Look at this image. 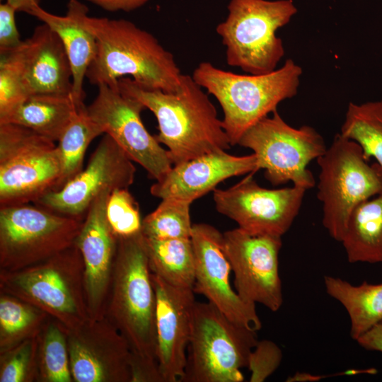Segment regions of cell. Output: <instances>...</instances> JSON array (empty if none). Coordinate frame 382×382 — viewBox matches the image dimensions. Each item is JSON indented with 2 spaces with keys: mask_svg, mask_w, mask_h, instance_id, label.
<instances>
[{
  "mask_svg": "<svg viewBox=\"0 0 382 382\" xmlns=\"http://www.w3.org/2000/svg\"><path fill=\"white\" fill-rule=\"evenodd\" d=\"M120 91L140 101L158 122L157 141L168 148L173 166L231 147L216 109L192 76L183 74L175 92L148 90L131 78L118 81Z\"/></svg>",
  "mask_w": 382,
  "mask_h": 382,
  "instance_id": "1",
  "label": "cell"
},
{
  "mask_svg": "<svg viewBox=\"0 0 382 382\" xmlns=\"http://www.w3.org/2000/svg\"><path fill=\"white\" fill-rule=\"evenodd\" d=\"M86 25L96 39V54L86 78L97 86H118L131 78L148 90L175 92L183 74L173 54L148 31L125 20L88 15Z\"/></svg>",
  "mask_w": 382,
  "mask_h": 382,
  "instance_id": "2",
  "label": "cell"
},
{
  "mask_svg": "<svg viewBox=\"0 0 382 382\" xmlns=\"http://www.w3.org/2000/svg\"><path fill=\"white\" fill-rule=\"evenodd\" d=\"M301 74V66L289 59L265 74H235L202 62L192 76L220 104L224 129L234 146L248 129L277 110L281 102L297 94Z\"/></svg>",
  "mask_w": 382,
  "mask_h": 382,
  "instance_id": "3",
  "label": "cell"
},
{
  "mask_svg": "<svg viewBox=\"0 0 382 382\" xmlns=\"http://www.w3.org/2000/svg\"><path fill=\"white\" fill-rule=\"evenodd\" d=\"M105 317L125 338L133 354L157 361L156 297L141 231L117 238Z\"/></svg>",
  "mask_w": 382,
  "mask_h": 382,
  "instance_id": "4",
  "label": "cell"
},
{
  "mask_svg": "<svg viewBox=\"0 0 382 382\" xmlns=\"http://www.w3.org/2000/svg\"><path fill=\"white\" fill-rule=\"evenodd\" d=\"M0 292L45 311L66 330L88 318L84 263L77 245L16 271H0Z\"/></svg>",
  "mask_w": 382,
  "mask_h": 382,
  "instance_id": "5",
  "label": "cell"
},
{
  "mask_svg": "<svg viewBox=\"0 0 382 382\" xmlns=\"http://www.w3.org/2000/svg\"><path fill=\"white\" fill-rule=\"evenodd\" d=\"M216 32L226 47L227 64L250 74L277 69L284 48L277 31L297 8L292 0H231Z\"/></svg>",
  "mask_w": 382,
  "mask_h": 382,
  "instance_id": "6",
  "label": "cell"
},
{
  "mask_svg": "<svg viewBox=\"0 0 382 382\" xmlns=\"http://www.w3.org/2000/svg\"><path fill=\"white\" fill-rule=\"evenodd\" d=\"M257 330L237 323L212 303L195 301L186 364L180 382H241L258 342Z\"/></svg>",
  "mask_w": 382,
  "mask_h": 382,
  "instance_id": "7",
  "label": "cell"
},
{
  "mask_svg": "<svg viewBox=\"0 0 382 382\" xmlns=\"http://www.w3.org/2000/svg\"><path fill=\"white\" fill-rule=\"evenodd\" d=\"M359 144L340 133L317 158V197L323 204V225L341 242L349 216L361 202L382 192V168L370 164Z\"/></svg>",
  "mask_w": 382,
  "mask_h": 382,
  "instance_id": "8",
  "label": "cell"
},
{
  "mask_svg": "<svg viewBox=\"0 0 382 382\" xmlns=\"http://www.w3.org/2000/svg\"><path fill=\"white\" fill-rule=\"evenodd\" d=\"M60 173L55 141L22 125L0 124V207L35 202L54 190Z\"/></svg>",
  "mask_w": 382,
  "mask_h": 382,
  "instance_id": "9",
  "label": "cell"
},
{
  "mask_svg": "<svg viewBox=\"0 0 382 382\" xmlns=\"http://www.w3.org/2000/svg\"><path fill=\"white\" fill-rule=\"evenodd\" d=\"M84 219L36 204L0 207V271L32 266L72 246Z\"/></svg>",
  "mask_w": 382,
  "mask_h": 382,
  "instance_id": "10",
  "label": "cell"
},
{
  "mask_svg": "<svg viewBox=\"0 0 382 382\" xmlns=\"http://www.w3.org/2000/svg\"><path fill=\"white\" fill-rule=\"evenodd\" d=\"M238 144L253 151L259 170H265V177L272 185L292 182L306 190L316 183L307 166L327 149L323 137L313 127H293L277 110L248 129Z\"/></svg>",
  "mask_w": 382,
  "mask_h": 382,
  "instance_id": "11",
  "label": "cell"
},
{
  "mask_svg": "<svg viewBox=\"0 0 382 382\" xmlns=\"http://www.w3.org/2000/svg\"><path fill=\"white\" fill-rule=\"evenodd\" d=\"M97 96L86 106L91 119L103 134L109 135L134 161L141 165L156 181L172 168L167 150L144 125L141 113L146 109L135 98L118 86H98Z\"/></svg>",
  "mask_w": 382,
  "mask_h": 382,
  "instance_id": "12",
  "label": "cell"
},
{
  "mask_svg": "<svg viewBox=\"0 0 382 382\" xmlns=\"http://www.w3.org/2000/svg\"><path fill=\"white\" fill-rule=\"evenodd\" d=\"M253 174L228 189L216 188V209L250 235L282 237L299 214L306 190L296 185L265 188Z\"/></svg>",
  "mask_w": 382,
  "mask_h": 382,
  "instance_id": "13",
  "label": "cell"
},
{
  "mask_svg": "<svg viewBox=\"0 0 382 382\" xmlns=\"http://www.w3.org/2000/svg\"><path fill=\"white\" fill-rule=\"evenodd\" d=\"M282 237L250 235L238 227L223 233V248L234 274V287L245 301L272 312L283 304L279 273Z\"/></svg>",
  "mask_w": 382,
  "mask_h": 382,
  "instance_id": "14",
  "label": "cell"
},
{
  "mask_svg": "<svg viewBox=\"0 0 382 382\" xmlns=\"http://www.w3.org/2000/svg\"><path fill=\"white\" fill-rule=\"evenodd\" d=\"M133 161L108 134L98 144L88 163L64 186L34 203L53 212L85 217L93 201L103 192L129 188L134 181Z\"/></svg>",
  "mask_w": 382,
  "mask_h": 382,
  "instance_id": "15",
  "label": "cell"
},
{
  "mask_svg": "<svg viewBox=\"0 0 382 382\" xmlns=\"http://www.w3.org/2000/svg\"><path fill=\"white\" fill-rule=\"evenodd\" d=\"M66 332L74 382H131L129 346L107 318Z\"/></svg>",
  "mask_w": 382,
  "mask_h": 382,
  "instance_id": "16",
  "label": "cell"
},
{
  "mask_svg": "<svg viewBox=\"0 0 382 382\" xmlns=\"http://www.w3.org/2000/svg\"><path fill=\"white\" fill-rule=\"evenodd\" d=\"M195 294L205 296L233 321L259 330L262 323L255 303L245 301L230 282L232 272L223 248V233L207 224H192Z\"/></svg>",
  "mask_w": 382,
  "mask_h": 382,
  "instance_id": "17",
  "label": "cell"
},
{
  "mask_svg": "<svg viewBox=\"0 0 382 382\" xmlns=\"http://www.w3.org/2000/svg\"><path fill=\"white\" fill-rule=\"evenodd\" d=\"M156 297V358L164 382L180 381L186 364L193 289L174 286L151 272Z\"/></svg>",
  "mask_w": 382,
  "mask_h": 382,
  "instance_id": "18",
  "label": "cell"
},
{
  "mask_svg": "<svg viewBox=\"0 0 382 382\" xmlns=\"http://www.w3.org/2000/svg\"><path fill=\"white\" fill-rule=\"evenodd\" d=\"M111 192H103L91 204L76 241L83 260L86 299L92 319L105 316L117 247L106 216Z\"/></svg>",
  "mask_w": 382,
  "mask_h": 382,
  "instance_id": "19",
  "label": "cell"
},
{
  "mask_svg": "<svg viewBox=\"0 0 382 382\" xmlns=\"http://www.w3.org/2000/svg\"><path fill=\"white\" fill-rule=\"evenodd\" d=\"M258 170L255 154L238 156L219 150L173 166L161 180L151 185L150 192L161 199L175 197L192 203L214 191L221 182Z\"/></svg>",
  "mask_w": 382,
  "mask_h": 382,
  "instance_id": "20",
  "label": "cell"
},
{
  "mask_svg": "<svg viewBox=\"0 0 382 382\" xmlns=\"http://www.w3.org/2000/svg\"><path fill=\"white\" fill-rule=\"evenodd\" d=\"M23 86L28 96L72 95V71L63 43L45 23L23 41ZM74 98V97H73Z\"/></svg>",
  "mask_w": 382,
  "mask_h": 382,
  "instance_id": "21",
  "label": "cell"
},
{
  "mask_svg": "<svg viewBox=\"0 0 382 382\" xmlns=\"http://www.w3.org/2000/svg\"><path fill=\"white\" fill-rule=\"evenodd\" d=\"M64 16L38 7L33 16L48 25L62 40L72 71V95L79 107L85 106L83 81L96 54V39L86 25L88 8L79 0H69Z\"/></svg>",
  "mask_w": 382,
  "mask_h": 382,
  "instance_id": "22",
  "label": "cell"
},
{
  "mask_svg": "<svg viewBox=\"0 0 382 382\" xmlns=\"http://www.w3.org/2000/svg\"><path fill=\"white\" fill-rule=\"evenodd\" d=\"M81 108L71 95H32L0 117V124L22 125L57 142Z\"/></svg>",
  "mask_w": 382,
  "mask_h": 382,
  "instance_id": "23",
  "label": "cell"
},
{
  "mask_svg": "<svg viewBox=\"0 0 382 382\" xmlns=\"http://www.w3.org/2000/svg\"><path fill=\"white\" fill-rule=\"evenodd\" d=\"M340 243L350 263L382 262V192L353 209Z\"/></svg>",
  "mask_w": 382,
  "mask_h": 382,
  "instance_id": "24",
  "label": "cell"
},
{
  "mask_svg": "<svg viewBox=\"0 0 382 382\" xmlns=\"http://www.w3.org/2000/svg\"><path fill=\"white\" fill-rule=\"evenodd\" d=\"M324 285L327 294L347 311L354 340L382 321V283L353 285L340 277L326 275Z\"/></svg>",
  "mask_w": 382,
  "mask_h": 382,
  "instance_id": "25",
  "label": "cell"
},
{
  "mask_svg": "<svg viewBox=\"0 0 382 382\" xmlns=\"http://www.w3.org/2000/svg\"><path fill=\"white\" fill-rule=\"evenodd\" d=\"M144 240L151 272L174 286L193 289L195 256L191 239L144 237Z\"/></svg>",
  "mask_w": 382,
  "mask_h": 382,
  "instance_id": "26",
  "label": "cell"
},
{
  "mask_svg": "<svg viewBox=\"0 0 382 382\" xmlns=\"http://www.w3.org/2000/svg\"><path fill=\"white\" fill-rule=\"evenodd\" d=\"M0 354L37 337L50 316L42 310L0 292Z\"/></svg>",
  "mask_w": 382,
  "mask_h": 382,
  "instance_id": "27",
  "label": "cell"
},
{
  "mask_svg": "<svg viewBox=\"0 0 382 382\" xmlns=\"http://www.w3.org/2000/svg\"><path fill=\"white\" fill-rule=\"evenodd\" d=\"M103 134L101 129L88 115L86 105L80 108L57 141L61 173L53 191L61 188L83 169L89 144Z\"/></svg>",
  "mask_w": 382,
  "mask_h": 382,
  "instance_id": "28",
  "label": "cell"
},
{
  "mask_svg": "<svg viewBox=\"0 0 382 382\" xmlns=\"http://www.w3.org/2000/svg\"><path fill=\"white\" fill-rule=\"evenodd\" d=\"M340 134L359 144L364 158H375L382 168V100L349 103Z\"/></svg>",
  "mask_w": 382,
  "mask_h": 382,
  "instance_id": "29",
  "label": "cell"
},
{
  "mask_svg": "<svg viewBox=\"0 0 382 382\" xmlns=\"http://www.w3.org/2000/svg\"><path fill=\"white\" fill-rule=\"evenodd\" d=\"M37 381H74L66 330L50 317L37 335Z\"/></svg>",
  "mask_w": 382,
  "mask_h": 382,
  "instance_id": "30",
  "label": "cell"
},
{
  "mask_svg": "<svg viewBox=\"0 0 382 382\" xmlns=\"http://www.w3.org/2000/svg\"><path fill=\"white\" fill-rule=\"evenodd\" d=\"M191 204L175 197L162 199L156 209L142 219L141 233L154 239L190 238Z\"/></svg>",
  "mask_w": 382,
  "mask_h": 382,
  "instance_id": "31",
  "label": "cell"
},
{
  "mask_svg": "<svg viewBox=\"0 0 382 382\" xmlns=\"http://www.w3.org/2000/svg\"><path fill=\"white\" fill-rule=\"evenodd\" d=\"M0 55V117H1L28 98L23 86V42L17 49Z\"/></svg>",
  "mask_w": 382,
  "mask_h": 382,
  "instance_id": "32",
  "label": "cell"
},
{
  "mask_svg": "<svg viewBox=\"0 0 382 382\" xmlns=\"http://www.w3.org/2000/svg\"><path fill=\"white\" fill-rule=\"evenodd\" d=\"M37 381V336L0 354V382Z\"/></svg>",
  "mask_w": 382,
  "mask_h": 382,
  "instance_id": "33",
  "label": "cell"
},
{
  "mask_svg": "<svg viewBox=\"0 0 382 382\" xmlns=\"http://www.w3.org/2000/svg\"><path fill=\"white\" fill-rule=\"evenodd\" d=\"M106 216L117 238H126L141 231L139 207L128 188L110 192L106 204Z\"/></svg>",
  "mask_w": 382,
  "mask_h": 382,
  "instance_id": "34",
  "label": "cell"
},
{
  "mask_svg": "<svg viewBox=\"0 0 382 382\" xmlns=\"http://www.w3.org/2000/svg\"><path fill=\"white\" fill-rule=\"evenodd\" d=\"M282 359V351L277 344L269 340H258L248 359L250 381H265L277 370Z\"/></svg>",
  "mask_w": 382,
  "mask_h": 382,
  "instance_id": "35",
  "label": "cell"
},
{
  "mask_svg": "<svg viewBox=\"0 0 382 382\" xmlns=\"http://www.w3.org/2000/svg\"><path fill=\"white\" fill-rule=\"evenodd\" d=\"M16 9L6 2L0 4V54L13 51L19 47L23 40L21 39L16 23Z\"/></svg>",
  "mask_w": 382,
  "mask_h": 382,
  "instance_id": "36",
  "label": "cell"
},
{
  "mask_svg": "<svg viewBox=\"0 0 382 382\" xmlns=\"http://www.w3.org/2000/svg\"><path fill=\"white\" fill-rule=\"evenodd\" d=\"M131 382H164L157 361L146 359L131 352Z\"/></svg>",
  "mask_w": 382,
  "mask_h": 382,
  "instance_id": "37",
  "label": "cell"
},
{
  "mask_svg": "<svg viewBox=\"0 0 382 382\" xmlns=\"http://www.w3.org/2000/svg\"><path fill=\"white\" fill-rule=\"evenodd\" d=\"M107 11L129 12L141 8L150 0H83Z\"/></svg>",
  "mask_w": 382,
  "mask_h": 382,
  "instance_id": "38",
  "label": "cell"
},
{
  "mask_svg": "<svg viewBox=\"0 0 382 382\" xmlns=\"http://www.w3.org/2000/svg\"><path fill=\"white\" fill-rule=\"evenodd\" d=\"M356 341L366 350L382 352V321L360 336Z\"/></svg>",
  "mask_w": 382,
  "mask_h": 382,
  "instance_id": "39",
  "label": "cell"
},
{
  "mask_svg": "<svg viewBox=\"0 0 382 382\" xmlns=\"http://www.w3.org/2000/svg\"><path fill=\"white\" fill-rule=\"evenodd\" d=\"M7 3L16 11L26 13L33 16L36 9L40 7V0H1Z\"/></svg>",
  "mask_w": 382,
  "mask_h": 382,
  "instance_id": "40",
  "label": "cell"
}]
</instances>
